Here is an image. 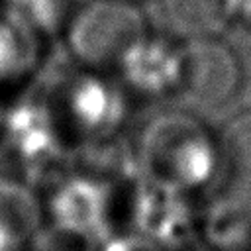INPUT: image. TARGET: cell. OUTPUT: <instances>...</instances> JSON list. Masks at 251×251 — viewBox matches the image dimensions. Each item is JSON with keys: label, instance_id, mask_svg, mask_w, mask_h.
I'll return each instance as SVG.
<instances>
[{"label": "cell", "instance_id": "obj_15", "mask_svg": "<svg viewBox=\"0 0 251 251\" xmlns=\"http://www.w3.org/2000/svg\"><path fill=\"white\" fill-rule=\"evenodd\" d=\"M6 106H8L6 96L0 92V126H2V120H4V114H6Z\"/></svg>", "mask_w": 251, "mask_h": 251}, {"label": "cell", "instance_id": "obj_7", "mask_svg": "<svg viewBox=\"0 0 251 251\" xmlns=\"http://www.w3.org/2000/svg\"><path fill=\"white\" fill-rule=\"evenodd\" d=\"M243 65L222 35L184 41V75L178 96L196 110H220L243 86Z\"/></svg>", "mask_w": 251, "mask_h": 251}, {"label": "cell", "instance_id": "obj_16", "mask_svg": "<svg viewBox=\"0 0 251 251\" xmlns=\"http://www.w3.org/2000/svg\"><path fill=\"white\" fill-rule=\"evenodd\" d=\"M196 251H214V249H196Z\"/></svg>", "mask_w": 251, "mask_h": 251}, {"label": "cell", "instance_id": "obj_6", "mask_svg": "<svg viewBox=\"0 0 251 251\" xmlns=\"http://www.w3.org/2000/svg\"><path fill=\"white\" fill-rule=\"evenodd\" d=\"M114 75L133 100L159 102L178 96L184 75V41L169 31L149 29L124 53Z\"/></svg>", "mask_w": 251, "mask_h": 251}, {"label": "cell", "instance_id": "obj_13", "mask_svg": "<svg viewBox=\"0 0 251 251\" xmlns=\"http://www.w3.org/2000/svg\"><path fill=\"white\" fill-rule=\"evenodd\" d=\"M92 251H173L145 235L129 229H120L106 239H102Z\"/></svg>", "mask_w": 251, "mask_h": 251}, {"label": "cell", "instance_id": "obj_4", "mask_svg": "<svg viewBox=\"0 0 251 251\" xmlns=\"http://www.w3.org/2000/svg\"><path fill=\"white\" fill-rule=\"evenodd\" d=\"M0 151L12 175L31 184L45 182L67 165L73 145L47 94L8 102L0 126Z\"/></svg>", "mask_w": 251, "mask_h": 251}, {"label": "cell", "instance_id": "obj_2", "mask_svg": "<svg viewBox=\"0 0 251 251\" xmlns=\"http://www.w3.org/2000/svg\"><path fill=\"white\" fill-rule=\"evenodd\" d=\"M124 180L90 167H61L41 186L47 231L94 249L122 227Z\"/></svg>", "mask_w": 251, "mask_h": 251}, {"label": "cell", "instance_id": "obj_14", "mask_svg": "<svg viewBox=\"0 0 251 251\" xmlns=\"http://www.w3.org/2000/svg\"><path fill=\"white\" fill-rule=\"evenodd\" d=\"M33 251H92L90 247H84L76 241H71V239H65L61 235H55L51 231L45 229L43 237L39 239V243L35 245Z\"/></svg>", "mask_w": 251, "mask_h": 251}, {"label": "cell", "instance_id": "obj_10", "mask_svg": "<svg viewBox=\"0 0 251 251\" xmlns=\"http://www.w3.org/2000/svg\"><path fill=\"white\" fill-rule=\"evenodd\" d=\"M165 31L180 41L222 35L235 20L233 0H159Z\"/></svg>", "mask_w": 251, "mask_h": 251}, {"label": "cell", "instance_id": "obj_9", "mask_svg": "<svg viewBox=\"0 0 251 251\" xmlns=\"http://www.w3.org/2000/svg\"><path fill=\"white\" fill-rule=\"evenodd\" d=\"M49 37L0 8V92L24 90L39 73L47 55Z\"/></svg>", "mask_w": 251, "mask_h": 251}, {"label": "cell", "instance_id": "obj_11", "mask_svg": "<svg viewBox=\"0 0 251 251\" xmlns=\"http://www.w3.org/2000/svg\"><path fill=\"white\" fill-rule=\"evenodd\" d=\"M216 131L222 178L214 198H229L251 188V110L233 114Z\"/></svg>", "mask_w": 251, "mask_h": 251}, {"label": "cell", "instance_id": "obj_1", "mask_svg": "<svg viewBox=\"0 0 251 251\" xmlns=\"http://www.w3.org/2000/svg\"><path fill=\"white\" fill-rule=\"evenodd\" d=\"M131 173L198 202L218 194L222 161L218 131L186 108L161 110L131 139Z\"/></svg>", "mask_w": 251, "mask_h": 251}, {"label": "cell", "instance_id": "obj_12", "mask_svg": "<svg viewBox=\"0 0 251 251\" xmlns=\"http://www.w3.org/2000/svg\"><path fill=\"white\" fill-rule=\"evenodd\" d=\"M75 6V0H0V8L18 16L49 39L61 35Z\"/></svg>", "mask_w": 251, "mask_h": 251}, {"label": "cell", "instance_id": "obj_17", "mask_svg": "<svg viewBox=\"0 0 251 251\" xmlns=\"http://www.w3.org/2000/svg\"><path fill=\"white\" fill-rule=\"evenodd\" d=\"M129 2H137V4H139V2H141V0H129Z\"/></svg>", "mask_w": 251, "mask_h": 251}, {"label": "cell", "instance_id": "obj_8", "mask_svg": "<svg viewBox=\"0 0 251 251\" xmlns=\"http://www.w3.org/2000/svg\"><path fill=\"white\" fill-rule=\"evenodd\" d=\"M45 229L37 186L12 173L0 175V251H33Z\"/></svg>", "mask_w": 251, "mask_h": 251}, {"label": "cell", "instance_id": "obj_3", "mask_svg": "<svg viewBox=\"0 0 251 251\" xmlns=\"http://www.w3.org/2000/svg\"><path fill=\"white\" fill-rule=\"evenodd\" d=\"M47 98L73 149L108 145L131 122L133 96L110 71L76 67L57 80Z\"/></svg>", "mask_w": 251, "mask_h": 251}, {"label": "cell", "instance_id": "obj_5", "mask_svg": "<svg viewBox=\"0 0 251 251\" xmlns=\"http://www.w3.org/2000/svg\"><path fill=\"white\" fill-rule=\"evenodd\" d=\"M149 29L137 2L86 0L73 8L59 37L76 67L114 73L124 53Z\"/></svg>", "mask_w": 251, "mask_h": 251}]
</instances>
